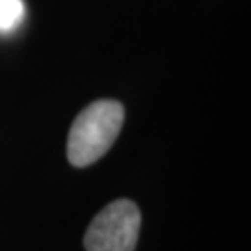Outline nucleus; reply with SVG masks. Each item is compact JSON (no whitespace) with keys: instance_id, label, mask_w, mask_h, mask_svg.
Here are the masks:
<instances>
[{"instance_id":"1","label":"nucleus","mask_w":251,"mask_h":251,"mask_svg":"<svg viewBox=\"0 0 251 251\" xmlns=\"http://www.w3.org/2000/svg\"><path fill=\"white\" fill-rule=\"evenodd\" d=\"M125 121L121 102L95 100L76 116L67 138V158L75 168H86L104 156Z\"/></svg>"},{"instance_id":"2","label":"nucleus","mask_w":251,"mask_h":251,"mask_svg":"<svg viewBox=\"0 0 251 251\" xmlns=\"http://www.w3.org/2000/svg\"><path fill=\"white\" fill-rule=\"evenodd\" d=\"M140 227V208L128 199H117L93 218L84 236L86 251H134Z\"/></svg>"},{"instance_id":"3","label":"nucleus","mask_w":251,"mask_h":251,"mask_svg":"<svg viewBox=\"0 0 251 251\" xmlns=\"http://www.w3.org/2000/svg\"><path fill=\"white\" fill-rule=\"evenodd\" d=\"M25 0H0V34L15 32L25 21Z\"/></svg>"}]
</instances>
